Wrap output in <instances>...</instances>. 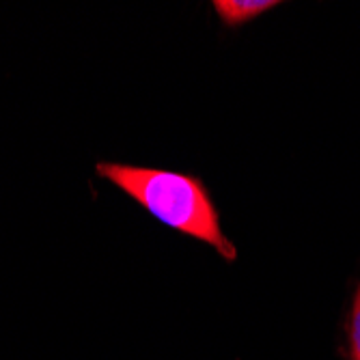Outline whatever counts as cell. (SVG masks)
Returning <instances> with one entry per match:
<instances>
[{"instance_id": "cell-2", "label": "cell", "mask_w": 360, "mask_h": 360, "mask_svg": "<svg viewBox=\"0 0 360 360\" xmlns=\"http://www.w3.org/2000/svg\"><path fill=\"white\" fill-rule=\"evenodd\" d=\"M278 3H272V0H222V3L216 0L214 9L226 26L236 28L255 20L261 13L270 11Z\"/></svg>"}, {"instance_id": "cell-3", "label": "cell", "mask_w": 360, "mask_h": 360, "mask_svg": "<svg viewBox=\"0 0 360 360\" xmlns=\"http://www.w3.org/2000/svg\"><path fill=\"white\" fill-rule=\"evenodd\" d=\"M347 356L349 360H360V285L356 289L349 321H347Z\"/></svg>"}, {"instance_id": "cell-1", "label": "cell", "mask_w": 360, "mask_h": 360, "mask_svg": "<svg viewBox=\"0 0 360 360\" xmlns=\"http://www.w3.org/2000/svg\"><path fill=\"white\" fill-rule=\"evenodd\" d=\"M95 171L127 196H132L160 222L210 244L226 261L238 257L236 246L222 233L218 210L199 177L119 165V162H100Z\"/></svg>"}]
</instances>
